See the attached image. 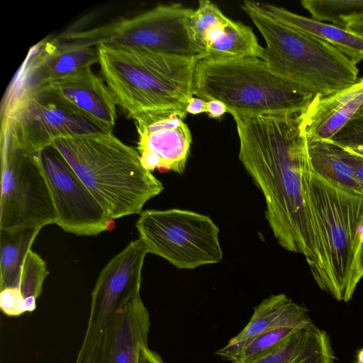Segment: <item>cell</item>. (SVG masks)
Wrapping results in <instances>:
<instances>
[{"label": "cell", "mask_w": 363, "mask_h": 363, "mask_svg": "<svg viewBox=\"0 0 363 363\" xmlns=\"http://www.w3.org/2000/svg\"><path fill=\"white\" fill-rule=\"evenodd\" d=\"M48 274L45 262L30 250L21 267L15 288L21 290L24 298L30 296L38 298L42 293L43 284Z\"/></svg>", "instance_id": "cb8c5ba5"}, {"label": "cell", "mask_w": 363, "mask_h": 363, "mask_svg": "<svg viewBox=\"0 0 363 363\" xmlns=\"http://www.w3.org/2000/svg\"><path fill=\"white\" fill-rule=\"evenodd\" d=\"M307 145L311 168L316 174L346 192L363 196V186L342 157L335 142L307 139Z\"/></svg>", "instance_id": "44dd1931"}, {"label": "cell", "mask_w": 363, "mask_h": 363, "mask_svg": "<svg viewBox=\"0 0 363 363\" xmlns=\"http://www.w3.org/2000/svg\"><path fill=\"white\" fill-rule=\"evenodd\" d=\"M40 91L57 96L105 130L113 132L117 105L102 77L91 67L49 81Z\"/></svg>", "instance_id": "4fadbf2b"}, {"label": "cell", "mask_w": 363, "mask_h": 363, "mask_svg": "<svg viewBox=\"0 0 363 363\" xmlns=\"http://www.w3.org/2000/svg\"><path fill=\"white\" fill-rule=\"evenodd\" d=\"M24 297L18 288H6L0 291V308L8 316H18L24 313Z\"/></svg>", "instance_id": "83f0119b"}, {"label": "cell", "mask_w": 363, "mask_h": 363, "mask_svg": "<svg viewBox=\"0 0 363 363\" xmlns=\"http://www.w3.org/2000/svg\"><path fill=\"white\" fill-rule=\"evenodd\" d=\"M229 18L213 2L200 0L198 8L191 17L190 29L194 42L203 57V40L205 35L217 25L225 23Z\"/></svg>", "instance_id": "d4e9b609"}, {"label": "cell", "mask_w": 363, "mask_h": 363, "mask_svg": "<svg viewBox=\"0 0 363 363\" xmlns=\"http://www.w3.org/2000/svg\"><path fill=\"white\" fill-rule=\"evenodd\" d=\"M329 335L314 326L298 330L264 355L245 362L232 363H335Z\"/></svg>", "instance_id": "e0dca14e"}, {"label": "cell", "mask_w": 363, "mask_h": 363, "mask_svg": "<svg viewBox=\"0 0 363 363\" xmlns=\"http://www.w3.org/2000/svg\"><path fill=\"white\" fill-rule=\"evenodd\" d=\"M35 155L52 199L55 224L66 233L81 236L108 230L113 220L63 156L52 145Z\"/></svg>", "instance_id": "8fae6325"}, {"label": "cell", "mask_w": 363, "mask_h": 363, "mask_svg": "<svg viewBox=\"0 0 363 363\" xmlns=\"http://www.w3.org/2000/svg\"><path fill=\"white\" fill-rule=\"evenodd\" d=\"M363 108V78L328 96L313 97L298 114L307 139L333 140Z\"/></svg>", "instance_id": "2e32d148"}, {"label": "cell", "mask_w": 363, "mask_h": 363, "mask_svg": "<svg viewBox=\"0 0 363 363\" xmlns=\"http://www.w3.org/2000/svg\"><path fill=\"white\" fill-rule=\"evenodd\" d=\"M332 140L349 147H363V108Z\"/></svg>", "instance_id": "4316f807"}, {"label": "cell", "mask_w": 363, "mask_h": 363, "mask_svg": "<svg viewBox=\"0 0 363 363\" xmlns=\"http://www.w3.org/2000/svg\"><path fill=\"white\" fill-rule=\"evenodd\" d=\"M150 315L140 295L119 310L107 327L93 363H139L147 346Z\"/></svg>", "instance_id": "5bb4252c"}, {"label": "cell", "mask_w": 363, "mask_h": 363, "mask_svg": "<svg viewBox=\"0 0 363 363\" xmlns=\"http://www.w3.org/2000/svg\"><path fill=\"white\" fill-rule=\"evenodd\" d=\"M357 262L359 274L363 279V217L357 230L356 238Z\"/></svg>", "instance_id": "f546056e"}, {"label": "cell", "mask_w": 363, "mask_h": 363, "mask_svg": "<svg viewBox=\"0 0 363 363\" xmlns=\"http://www.w3.org/2000/svg\"><path fill=\"white\" fill-rule=\"evenodd\" d=\"M194 11L179 3L160 4L134 16L84 30L80 38L92 47L104 44L202 59L190 29Z\"/></svg>", "instance_id": "ba28073f"}, {"label": "cell", "mask_w": 363, "mask_h": 363, "mask_svg": "<svg viewBox=\"0 0 363 363\" xmlns=\"http://www.w3.org/2000/svg\"><path fill=\"white\" fill-rule=\"evenodd\" d=\"M296 330L293 328H279L260 334L246 344L234 362H245L261 357L274 349Z\"/></svg>", "instance_id": "484cf974"}, {"label": "cell", "mask_w": 363, "mask_h": 363, "mask_svg": "<svg viewBox=\"0 0 363 363\" xmlns=\"http://www.w3.org/2000/svg\"><path fill=\"white\" fill-rule=\"evenodd\" d=\"M1 133L21 149L35 154L55 139L108 132L57 96L40 91L1 119Z\"/></svg>", "instance_id": "30bf717a"}, {"label": "cell", "mask_w": 363, "mask_h": 363, "mask_svg": "<svg viewBox=\"0 0 363 363\" xmlns=\"http://www.w3.org/2000/svg\"><path fill=\"white\" fill-rule=\"evenodd\" d=\"M202 59L223 60L245 57L262 59V47L252 28L228 18L209 30L203 40Z\"/></svg>", "instance_id": "d6986e66"}, {"label": "cell", "mask_w": 363, "mask_h": 363, "mask_svg": "<svg viewBox=\"0 0 363 363\" xmlns=\"http://www.w3.org/2000/svg\"><path fill=\"white\" fill-rule=\"evenodd\" d=\"M314 326L305 306L294 302L286 294L272 295L254 308L243 329L214 354L233 362L246 344L260 334L279 328L299 330Z\"/></svg>", "instance_id": "9a60e30c"}, {"label": "cell", "mask_w": 363, "mask_h": 363, "mask_svg": "<svg viewBox=\"0 0 363 363\" xmlns=\"http://www.w3.org/2000/svg\"><path fill=\"white\" fill-rule=\"evenodd\" d=\"M229 113L236 124L239 160L264 196L274 236L285 250L303 255L311 267L316 251L308 186L311 165L299 113Z\"/></svg>", "instance_id": "6da1fadb"}, {"label": "cell", "mask_w": 363, "mask_h": 363, "mask_svg": "<svg viewBox=\"0 0 363 363\" xmlns=\"http://www.w3.org/2000/svg\"><path fill=\"white\" fill-rule=\"evenodd\" d=\"M207 101L193 96L188 102L186 106L187 113L197 115L202 113H206Z\"/></svg>", "instance_id": "1f68e13d"}, {"label": "cell", "mask_w": 363, "mask_h": 363, "mask_svg": "<svg viewBox=\"0 0 363 363\" xmlns=\"http://www.w3.org/2000/svg\"><path fill=\"white\" fill-rule=\"evenodd\" d=\"M311 18L342 28L347 23L363 22V0H302Z\"/></svg>", "instance_id": "603a6c76"}, {"label": "cell", "mask_w": 363, "mask_h": 363, "mask_svg": "<svg viewBox=\"0 0 363 363\" xmlns=\"http://www.w3.org/2000/svg\"><path fill=\"white\" fill-rule=\"evenodd\" d=\"M206 113L212 118H218L228 113V109L223 102L218 100H211L207 101Z\"/></svg>", "instance_id": "4dcf8cb0"}, {"label": "cell", "mask_w": 363, "mask_h": 363, "mask_svg": "<svg viewBox=\"0 0 363 363\" xmlns=\"http://www.w3.org/2000/svg\"><path fill=\"white\" fill-rule=\"evenodd\" d=\"M308 186L316 240L311 272L322 291L337 301L347 303L362 279L356 238L363 217V196L333 186L312 168Z\"/></svg>", "instance_id": "277c9868"}, {"label": "cell", "mask_w": 363, "mask_h": 363, "mask_svg": "<svg viewBox=\"0 0 363 363\" xmlns=\"http://www.w3.org/2000/svg\"><path fill=\"white\" fill-rule=\"evenodd\" d=\"M139 363H164L160 355L150 350L148 346L141 349Z\"/></svg>", "instance_id": "d6a6232c"}, {"label": "cell", "mask_w": 363, "mask_h": 363, "mask_svg": "<svg viewBox=\"0 0 363 363\" xmlns=\"http://www.w3.org/2000/svg\"><path fill=\"white\" fill-rule=\"evenodd\" d=\"M241 8L265 40L262 60L279 77L314 97L339 91L359 79L357 65L328 43L277 21L259 3L245 1Z\"/></svg>", "instance_id": "5b68a950"}, {"label": "cell", "mask_w": 363, "mask_h": 363, "mask_svg": "<svg viewBox=\"0 0 363 363\" xmlns=\"http://www.w3.org/2000/svg\"><path fill=\"white\" fill-rule=\"evenodd\" d=\"M356 363H363V348L357 354Z\"/></svg>", "instance_id": "d590c367"}, {"label": "cell", "mask_w": 363, "mask_h": 363, "mask_svg": "<svg viewBox=\"0 0 363 363\" xmlns=\"http://www.w3.org/2000/svg\"><path fill=\"white\" fill-rule=\"evenodd\" d=\"M36 298L33 296L24 298L23 311L26 312H33L36 308Z\"/></svg>", "instance_id": "e575fe53"}, {"label": "cell", "mask_w": 363, "mask_h": 363, "mask_svg": "<svg viewBox=\"0 0 363 363\" xmlns=\"http://www.w3.org/2000/svg\"><path fill=\"white\" fill-rule=\"evenodd\" d=\"M344 28L363 37V22L347 23Z\"/></svg>", "instance_id": "836d02e7"}, {"label": "cell", "mask_w": 363, "mask_h": 363, "mask_svg": "<svg viewBox=\"0 0 363 363\" xmlns=\"http://www.w3.org/2000/svg\"><path fill=\"white\" fill-rule=\"evenodd\" d=\"M337 144L339 145L342 157L353 169L357 180L363 186V157L348 147Z\"/></svg>", "instance_id": "f1b7e54d"}, {"label": "cell", "mask_w": 363, "mask_h": 363, "mask_svg": "<svg viewBox=\"0 0 363 363\" xmlns=\"http://www.w3.org/2000/svg\"><path fill=\"white\" fill-rule=\"evenodd\" d=\"M185 109L171 108L145 115L134 121L138 140L136 150L144 168L182 174L192 142L184 122Z\"/></svg>", "instance_id": "7c38bea8"}, {"label": "cell", "mask_w": 363, "mask_h": 363, "mask_svg": "<svg viewBox=\"0 0 363 363\" xmlns=\"http://www.w3.org/2000/svg\"><path fill=\"white\" fill-rule=\"evenodd\" d=\"M96 48L101 77L128 118L135 121L160 111L186 110L201 58L104 44Z\"/></svg>", "instance_id": "3957f363"}, {"label": "cell", "mask_w": 363, "mask_h": 363, "mask_svg": "<svg viewBox=\"0 0 363 363\" xmlns=\"http://www.w3.org/2000/svg\"><path fill=\"white\" fill-rule=\"evenodd\" d=\"M350 148H351L356 153H357L363 157V147H350Z\"/></svg>", "instance_id": "8d00e7d4"}, {"label": "cell", "mask_w": 363, "mask_h": 363, "mask_svg": "<svg viewBox=\"0 0 363 363\" xmlns=\"http://www.w3.org/2000/svg\"><path fill=\"white\" fill-rule=\"evenodd\" d=\"M194 96L220 101L228 113L252 115L298 114L314 97L274 74L258 57L200 60Z\"/></svg>", "instance_id": "8992f818"}, {"label": "cell", "mask_w": 363, "mask_h": 363, "mask_svg": "<svg viewBox=\"0 0 363 363\" xmlns=\"http://www.w3.org/2000/svg\"><path fill=\"white\" fill-rule=\"evenodd\" d=\"M0 230L16 232L55 224L52 199L35 154L1 134Z\"/></svg>", "instance_id": "9c48e42d"}, {"label": "cell", "mask_w": 363, "mask_h": 363, "mask_svg": "<svg viewBox=\"0 0 363 363\" xmlns=\"http://www.w3.org/2000/svg\"><path fill=\"white\" fill-rule=\"evenodd\" d=\"M266 13L294 29L324 40L336 48L356 65L363 60V37L347 28L294 13L272 4H260Z\"/></svg>", "instance_id": "ac0fdd59"}, {"label": "cell", "mask_w": 363, "mask_h": 363, "mask_svg": "<svg viewBox=\"0 0 363 363\" xmlns=\"http://www.w3.org/2000/svg\"><path fill=\"white\" fill-rule=\"evenodd\" d=\"M147 253L180 269H193L223 259L219 228L207 216L172 208L146 210L135 223Z\"/></svg>", "instance_id": "52a82bcc"}, {"label": "cell", "mask_w": 363, "mask_h": 363, "mask_svg": "<svg viewBox=\"0 0 363 363\" xmlns=\"http://www.w3.org/2000/svg\"><path fill=\"white\" fill-rule=\"evenodd\" d=\"M40 230H0V291L16 287L26 255L31 250Z\"/></svg>", "instance_id": "7402d4cb"}, {"label": "cell", "mask_w": 363, "mask_h": 363, "mask_svg": "<svg viewBox=\"0 0 363 363\" xmlns=\"http://www.w3.org/2000/svg\"><path fill=\"white\" fill-rule=\"evenodd\" d=\"M37 44L47 82L99 62L96 47L62 42L57 38L45 39Z\"/></svg>", "instance_id": "ffe728a7"}, {"label": "cell", "mask_w": 363, "mask_h": 363, "mask_svg": "<svg viewBox=\"0 0 363 363\" xmlns=\"http://www.w3.org/2000/svg\"><path fill=\"white\" fill-rule=\"evenodd\" d=\"M67 160L111 219L138 214L163 190L143 167L137 150L113 132L55 139L51 145Z\"/></svg>", "instance_id": "7a4b0ae2"}]
</instances>
